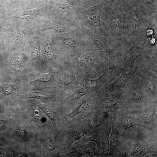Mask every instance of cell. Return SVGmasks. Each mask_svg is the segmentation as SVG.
I'll return each mask as SVG.
<instances>
[{"label": "cell", "instance_id": "40", "mask_svg": "<svg viewBox=\"0 0 157 157\" xmlns=\"http://www.w3.org/2000/svg\"><path fill=\"white\" fill-rule=\"evenodd\" d=\"M105 0H87V4L90 6H94ZM110 1V2H114L115 1H118L120 0H106Z\"/></svg>", "mask_w": 157, "mask_h": 157}, {"label": "cell", "instance_id": "36", "mask_svg": "<svg viewBox=\"0 0 157 157\" xmlns=\"http://www.w3.org/2000/svg\"><path fill=\"white\" fill-rule=\"evenodd\" d=\"M157 11L153 15L150 16L148 19V27L154 28L157 33Z\"/></svg>", "mask_w": 157, "mask_h": 157}, {"label": "cell", "instance_id": "38", "mask_svg": "<svg viewBox=\"0 0 157 157\" xmlns=\"http://www.w3.org/2000/svg\"><path fill=\"white\" fill-rule=\"evenodd\" d=\"M147 47L149 49H157V38L154 36L148 39L146 44Z\"/></svg>", "mask_w": 157, "mask_h": 157}, {"label": "cell", "instance_id": "39", "mask_svg": "<svg viewBox=\"0 0 157 157\" xmlns=\"http://www.w3.org/2000/svg\"><path fill=\"white\" fill-rule=\"evenodd\" d=\"M144 31L145 37L147 40H148L152 38L153 36L156 38H157V33L155 32V30L154 28H147L144 30Z\"/></svg>", "mask_w": 157, "mask_h": 157}, {"label": "cell", "instance_id": "30", "mask_svg": "<svg viewBox=\"0 0 157 157\" xmlns=\"http://www.w3.org/2000/svg\"><path fill=\"white\" fill-rule=\"evenodd\" d=\"M35 42L31 50L28 62L29 66L33 68L39 58L40 44L39 36H36Z\"/></svg>", "mask_w": 157, "mask_h": 157}, {"label": "cell", "instance_id": "43", "mask_svg": "<svg viewBox=\"0 0 157 157\" xmlns=\"http://www.w3.org/2000/svg\"></svg>", "mask_w": 157, "mask_h": 157}, {"label": "cell", "instance_id": "32", "mask_svg": "<svg viewBox=\"0 0 157 157\" xmlns=\"http://www.w3.org/2000/svg\"><path fill=\"white\" fill-rule=\"evenodd\" d=\"M0 2L13 14L21 11L22 0H0Z\"/></svg>", "mask_w": 157, "mask_h": 157}, {"label": "cell", "instance_id": "13", "mask_svg": "<svg viewBox=\"0 0 157 157\" xmlns=\"http://www.w3.org/2000/svg\"><path fill=\"white\" fill-rule=\"evenodd\" d=\"M8 20L5 47L10 50L18 51L24 56L26 42L34 35V30L22 28L13 22Z\"/></svg>", "mask_w": 157, "mask_h": 157}, {"label": "cell", "instance_id": "42", "mask_svg": "<svg viewBox=\"0 0 157 157\" xmlns=\"http://www.w3.org/2000/svg\"><path fill=\"white\" fill-rule=\"evenodd\" d=\"M4 123V122L3 121L0 120V127L3 125Z\"/></svg>", "mask_w": 157, "mask_h": 157}, {"label": "cell", "instance_id": "15", "mask_svg": "<svg viewBox=\"0 0 157 157\" xmlns=\"http://www.w3.org/2000/svg\"><path fill=\"white\" fill-rule=\"evenodd\" d=\"M110 119L111 126L109 137L110 148L107 157H129L133 142L125 137Z\"/></svg>", "mask_w": 157, "mask_h": 157}, {"label": "cell", "instance_id": "17", "mask_svg": "<svg viewBox=\"0 0 157 157\" xmlns=\"http://www.w3.org/2000/svg\"><path fill=\"white\" fill-rule=\"evenodd\" d=\"M134 113L139 125L148 132L152 142L157 146V104Z\"/></svg>", "mask_w": 157, "mask_h": 157}, {"label": "cell", "instance_id": "27", "mask_svg": "<svg viewBox=\"0 0 157 157\" xmlns=\"http://www.w3.org/2000/svg\"><path fill=\"white\" fill-rule=\"evenodd\" d=\"M108 116L107 114L97 116L93 113L81 121L82 126L90 134H94L99 131L101 126L106 122Z\"/></svg>", "mask_w": 157, "mask_h": 157}, {"label": "cell", "instance_id": "9", "mask_svg": "<svg viewBox=\"0 0 157 157\" xmlns=\"http://www.w3.org/2000/svg\"><path fill=\"white\" fill-rule=\"evenodd\" d=\"M52 35L59 49L69 56L84 50L92 42L83 30L58 35L54 34L52 32Z\"/></svg>", "mask_w": 157, "mask_h": 157}, {"label": "cell", "instance_id": "33", "mask_svg": "<svg viewBox=\"0 0 157 157\" xmlns=\"http://www.w3.org/2000/svg\"><path fill=\"white\" fill-rule=\"evenodd\" d=\"M9 62L11 65L16 69H20L22 67L23 59L19 55L14 54L11 56Z\"/></svg>", "mask_w": 157, "mask_h": 157}, {"label": "cell", "instance_id": "18", "mask_svg": "<svg viewBox=\"0 0 157 157\" xmlns=\"http://www.w3.org/2000/svg\"><path fill=\"white\" fill-rule=\"evenodd\" d=\"M157 153V146L152 142L148 132L139 126L129 157H144Z\"/></svg>", "mask_w": 157, "mask_h": 157}, {"label": "cell", "instance_id": "16", "mask_svg": "<svg viewBox=\"0 0 157 157\" xmlns=\"http://www.w3.org/2000/svg\"><path fill=\"white\" fill-rule=\"evenodd\" d=\"M96 94L90 93L82 97L78 101L74 109L64 115L67 125L81 122L93 113Z\"/></svg>", "mask_w": 157, "mask_h": 157}, {"label": "cell", "instance_id": "11", "mask_svg": "<svg viewBox=\"0 0 157 157\" xmlns=\"http://www.w3.org/2000/svg\"><path fill=\"white\" fill-rule=\"evenodd\" d=\"M107 114L121 133L133 142L139 126L134 113L122 108L110 112Z\"/></svg>", "mask_w": 157, "mask_h": 157}, {"label": "cell", "instance_id": "20", "mask_svg": "<svg viewBox=\"0 0 157 157\" xmlns=\"http://www.w3.org/2000/svg\"><path fill=\"white\" fill-rule=\"evenodd\" d=\"M51 104L42 105L41 108L51 122L57 134L67 125L64 117L67 113L61 100L51 102Z\"/></svg>", "mask_w": 157, "mask_h": 157}, {"label": "cell", "instance_id": "29", "mask_svg": "<svg viewBox=\"0 0 157 157\" xmlns=\"http://www.w3.org/2000/svg\"><path fill=\"white\" fill-rule=\"evenodd\" d=\"M26 97L28 98L36 99L45 104L60 100L63 99L60 94H53L38 91L31 92L28 94Z\"/></svg>", "mask_w": 157, "mask_h": 157}, {"label": "cell", "instance_id": "21", "mask_svg": "<svg viewBox=\"0 0 157 157\" xmlns=\"http://www.w3.org/2000/svg\"><path fill=\"white\" fill-rule=\"evenodd\" d=\"M88 133L80 122L67 125L57 135L60 143L66 152L74 142Z\"/></svg>", "mask_w": 157, "mask_h": 157}, {"label": "cell", "instance_id": "8", "mask_svg": "<svg viewBox=\"0 0 157 157\" xmlns=\"http://www.w3.org/2000/svg\"><path fill=\"white\" fill-rule=\"evenodd\" d=\"M110 3L105 0L92 6L86 3L80 8L75 17L83 26L94 34L104 37V34L101 23V14Z\"/></svg>", "mask_w": 157, "mask_h": 157}, {"label": "cell", "instance_id": "1", "mask_svg": "<svg viewBox=\"0 0 157 157\" xmlns=\"http://www.w3.org/2000/svg\"><path fill=\"white\" fill-rule=\"evenodd\" d=\"M124 0L110 2L102 11L101 23L104 37L116 54L124 53L131 44L127 40L122 6Z\"/></svg>", "mask_w": 157, "mask_h": 157}, {"label": "cell", "instance_id": "10", "mask_svg": "<svg viewBox=\"0 0 157 157\" xmlns=\"http://www.w3.org/2000/svg\"><path fill=\"white\" fill-rule=\"evenodd\" d=\"M87 76L83 67L73 58L69 64L61 70L60 94L63 99L70 95Z\"/></svg>", "mask_w": 157, "mask_h": 157}, {"label": "cell", "instance_id": "23", "mask_svg": "<svg viewBox=\"0 0 157 157\" xmlns=\"http://www.w3.org/2000/svg\"><path fill=\"white\" fill-rule=\"evenodd\" d=\"M124 108L123 94L104 97L97 95L96 93L93 115L100 116L107 114L110 112Z\"/></svg>", "mask_w": 157, "mask_h": 157}, {"label": "cell", "instance_id": "41", "mask_svg": "<svg viewBox=\"0 0 157 157\" xmlns=\"http://www.w3.org/2000/svg\"><path fill=\"white\" fill-rule=\"evenodd\" d=\"M26 134L25 130L23 128H20L16 131L15 135L19 138H23Z\"/></svg>", "mask_w": 157, "mask_h": 157}, {"label": "cell", "instance_id": "4", "mask_svg": "<svg viewBox=\"0 0 157 157\" xmlns=\"http://www.w3.org/2000/svg\"><path fill=\"white\" fill-rule=\"evenodd\" d=\"M40 36V51L39 58L43 70H62L73 60L63 53L57 46L52 33L47 32Z\"/></svg>", "mask_w": 157, "mask_h": 157}, {"label": "cell", "instance_id": "28", "mask_svg": "<svg viewBox=\"0 0 157 157\" xmlns=\"http://www.w3.org/2000/svg\"><path fill=\"white\" fill-rule=\"evenodd\" d=\"M110 126L111 119L108 116L106 123L100 127V157H106L108 155L110 148L109 137Z\"/></svg>", "mask_w": 157, "mask_h": 157}, {"label": "cell", "instance_id": "25", "mask_svg": "<svg viewBox=\"0 0 157 157\" xmlns=\"http://www.w3.org/2000/svg\"><path fill=\"white\" fill-rule=\"evenodd\" d=\"M84 33L92 41L98 50L101 57L106 60L109 69L113 70L116 53L104 39L96 35L82 26Z\"/></svg>", "mask_w": 157, "mask_h": 157}, {"label": "cell", "instance_id": "19", "mask_svg": "<svg viewBox=\"0 0 157 157\" xmlns=\"http://www.w3.org/2000/svg\"><path fill=\"white\" fill-rule=\"evenodd\" d=\"M87 0H49L51 17L75 16L80 8Z\"/></svg>", "mask_w": 157, "mask_h": 157}, {"label": "cell", "instance_id": "7", "mask_svg": "<svg viewBox=\"0 0 157 157\" xmlns=\"http://www.w3.org/2000/svg\"><path fill=\"white\" fill-rule=\"evenodd\" d=\"M51 17L49 0H45L36 8L20 11L7 19L21 28L32 29L35 31Z\"/></svg>", "mask_w": 157, "mask_h": 157}, {"label": "cell", "instance_id": "24", "mask_svg": "<svg viewBox=\"0 0 157 157\" xmlns=\"http://www.w3.org/2000/svg\"><path fill=\"white\" fill-rule=\"evenodd\" d=\"M61 70H52L41 75L31 82L40 85L47 93L58 94L61 92Z\"/></svg>", "mask_w": 157, "mask_h": 157}, {"label": "cell", "instance_id": "37", "mask_svg": "<svg viewBox=\"0 0 157 157\" xmlns=\"http://www.w3.org/2000/svg\"><path fill=\"white\" fill-rule=\"evenodd\" d=\"M13 14L0 2V18L7 19Z\"/></svg>", "mask_w": 157, "mask_h": 157}, {"label": "cell", "instance_id": "3", "mask_svg": "<svg viewBox=\"0 0 157 157\" xmlns=\"http://www.w3.org/2000/svg\"><path fill=\"white\" fill-rule=\"evenodd\" d=\"M138 58L139 62L136 67L128 72L124 71L107 86L99 90L97 95L107 97L124 94L133 79L140 72L157 67V60L149 55L145 54Z\"/></svg>", "mask_w": 157, "mask_h": 157}, {"label": "cell", "instance_id": "2", "mask_svg": "<svg viewBox=\"0 0 157 157\" xmlns=\"http://www.w3.org/2000/svg\"><path fill=\"white\" fill-rule=\"evenodd\" d=\"M122 8L127 40L131 44L133 42L146 44L148 40L145 38L144 30L149 28V17L144 14L137 0H124Z\"/></svg>", "mask_w": 157, "mask_h": 157}, {"label": "cell", "instance_id": "35", "mask_svg": "<svg viewBox=\"0 0 157 157\" xmlns=\"http://www.w3.org/2000/svg\"><path fill=\"white\" fill-rule=\"evenodd\" d=\"M17 89L18 87L16 86L8 83L3 84L0 87V91L5 95L10 94Z\"/></svg>", "mask_w": 157, "mask_h": 157}, {"label": "cell", "instance_id": "22", "mask_svg": "<svg viewBox=\"0 0 157 157\" xmlns=\"http://www.w3.org/2000/svg\"><path fill=\"white\" fill-rule=\"evenodd\" d=\"M100 130L93 134L88 132L74 142L71 147L83 152L89 157H100Z\"/></svg>", "mask_w": 157, "mask_h": 157}, {"label": "cell", "instance_id": "5", "mask_svg": "<svg viewBox=\"0 0 157 157\" xmlns=\"http://www.w3.org/2000/svg\"><path fill=\"white\" fill-rule=\"evenodd\" d=\"M139 74L123 94L124 108L133 112L157 104V101L151 98L147 92Z\"/></svg>", "mask_w": 157, "mask_h": 157}, {"label": "cell", "instance_id": "34", "mask_svg": "<svg viewBox=\"0 0 157 157\" xmlns=\"http://www.w3.org/2000/svg\"><path fill=\"white\" fill-rule=\"evenodd\" d=\"M8 22L7 19L0 18V43H5Z\"/></svg>", "mask_w": 157, "mask_h": 157}, {"label": "cell", "instance_id": "14", "mask_svg": "<svg viewBox=\"0 0 157 157\" xmlns=\"http://www.w3.org/2000/svg\"><path fill=\"white\" fill-rule=\"evenodd\" d=\"M146 44L133 42L126 51L117 54L113 65L115 77H118L125 69H132L135 61L147 52Z\"/></svg>", "mask_w": 157, "mask_h": 157}, {"label": "cell", "instance_id": "12", "mask_svg": "<svg viewBox=\"0 0 157 157\" xmlns=\"http://www.w3.org/2000/svg\"><path fill=\"white\" fill-rule=\"evenodd\" d=\"M51 30L54 34H65L83 31L82 26L75 16L64 17H51L47 21L35 31L36 36L44 31Z\"/></svg>", "mask_w": 157, "mask_h": 157}, {"label": "cell", "instance_id": "31", "mask_svg": "<svg viewBox=\"0 0 157 157\" xmlns=\"http://www.w3.org/2000/svg\"><path fill=\"white\" fill-rule=\"evenodd\" d=\"M146 16L149 17L157 11V0H137Z\"/></svg>", "mask_w": 157, "mask_h": 157}, {"label": "cell", "instance_id": "6", "mask_svg": "<svg viewBox=\"0 0 157 157\" xmlns=\"http://www.w3.org/2000/svg\"><path fill=\"white\" fill-rule=\"evenodd\" d=\"M71 56L83 67L90 79L101 76L108 67L106 60L101 57L92 41L86 49Z\"/></svg>", "mask_w": 157, "mask_h": 157}, {"label": "cell", "instance_id": "26", "mask_svg": "<svg viewBox=\"0 0 157 157\" xmlns=\"http://www.w3.org/2000/svg\"><path fill=\"white\" fill-rule=\"evenodd\" d=\"M85 78L71 94L68 97L61 99L67 114L71 112L76 107L79 99L83 96L90 93Z\"/></svg>", "mask_w": 157, "mask_h": 157}]
</instances>
